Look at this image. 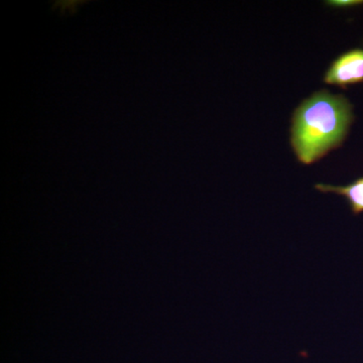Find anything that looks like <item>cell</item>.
I'll return each instance as SVG.
<instances>
[{
    "mask_svg": "<svg viewBox=\"0 0 363 363\" xmlns=\"http://www.w3.org/2000/svg\"><path fill=\"white\" fill-rule=\"evenodd\" d=\"M315 189L324 194L342 196L347 200L351 212L354 215L363 213V178L357 179L350 185L333 186L327 184H316Z\"/></svg>",
    "mask_w": 363,
    "mask_h": 363,
    "instance_id": "3",
    "label": "cell"
},
{
    "mask_svg": "<svg viewBox=\"0 0 363 363\" xmlns=\"http://www.w3.org/2000/svg\"><path fill=\"white\" fill-rule=\"evenodd\" d=\"M329 6L334 7H351L360 6L363 4L362 0H333V1H327Z\"/></svg>",
    "mask_w": 363,
    "mask_h": 363,
    "instance_id": "4",
    "label": "cell"
},
{
    "mask_svg": "<svg viewBox=\"0 0 363 363\" xmlns=\"http://www.w3.org/2000/svg\"><path fill=\"white\" fill-rule=\"evenodd\" d=\"M324 82L343 89L362 83L363 49L351 50L334 60L325 73Z\"/></svg>",
    "mask_w": 363,
    "mask_h": 363,
    "instance_id": "2",
    "label": "cell"
},
{
    "mask_svg": "<svg viewBox=\"0 0 363 363\" xmlns=\"http://www.w3.org/2000/svg\"><path fill=\"white\" fill-rule=\"evenodd\" d=\"M353 121L352 105L342 95L318 91L293 114L291 145L301 164L309 166L340 147Z\"/></svg>",
    "mask_w": 363,
    "mask_h": 363,
    "instance_id": "1",
    "label": "cell"
}]
</instances>
